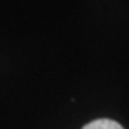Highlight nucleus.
Here are the masks:
<instances>
[{
    "mask_svg": "<svg viewBox=\"0 0 129 129\" xmlns=\"http://www.w3.org/2000/svg\"><path fill=\"white\" fill-rule=\"evenodd\" d=\"M82 129H123V126L118 123L116 120L101 118V119H95L92 122L86 123Z\"/></svg>",
    "mask_w": 129,
    "mask_h": 129,
    "instance_id": "f257e3e1",
    "label": "nucleus"
}]
</instances>
